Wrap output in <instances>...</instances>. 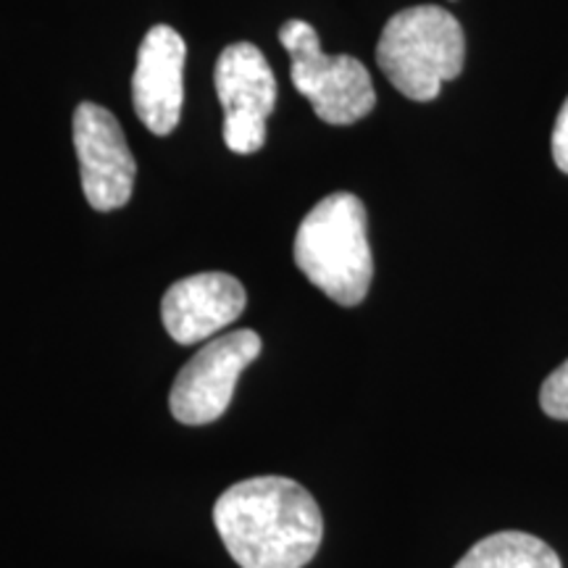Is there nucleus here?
<instances>
[{
    "label": "nucleus",
    "instance_id": "nucleus-1",
    "mask_svg": "<svg viewBox=\"0 0 568 568\" xmlns=\"http://www.w3.org/2000/svg\"><path fill=\"white\" fill-rule=\"evenodd\" d=\"M213 524L240 568H303L324 537L316 500L284 477L232 485L213 506Z\"/></svg>",
    "mask_w": 568,
    "mask_h": 568
},
{
    "label": "nucleus",
    "instance_id": "nucleus-2",
    "mask_svg": "<svg viewBox=\"0 0 568 568\" xmlns=\"http://www.w3.org/2000/svg\"><path fill=\"white\" fill-rule=\"evenodd\" d=\"M295 264L314 287L339 305H358L372 287L374 258L366 209L353 193L326 195L297 226Z\"/></svg>",
    "mask_w": 568,
    "mask_h": 568
},
{
    "label": "nucleus",
    "instance_id": "nucleus-3",
    "mask_svg": "<svg viewBox=\"0 0 568 568\" xmlns=\"http://www.w3.org/2000/svg\"><path fill=\"white\" fill-rule=\"evenodd\" d=\"M464 30L443 6L397 11L376 42V63L389 84L418 103L435 101L443 82L464 71Z\"/></svg>",
    "mask_w": 568,
    "mask_h": 568
},
{
    "label": "nucleus",
    "instance_id": "nucleus-4",
    "mask_svg": "<svg viewBox=\"0 0 568 568\" xmlns=\"http://www.w3.org/2000/svg\"><path fill=\"white\" fill-rule=\"evenodd\" d=\"M280 42L290 53V77L295 90L311 103L322 122L347 126L374 111L376 92L368 69L353 55H326L308 21H284Z\"/></svg>",
    "mask_w": 568,
    "mask_h": 568
},
{
    "label": "nucleus",
    "instance_id": "nucleus-5",
    "mask_svg": "<svg viewBox=\"0 0 568 568\" xmlns=\"http://www.w3.org/2000/svg\"><path fill=\"white\" fill-rule=\"evenodd\" d=\"M213 82L224 109L226 148L237 155L258 153L276 103V80L266 55L253 42H234L219 55Z\"/></svg>",
    "mask_w": 568,
    "mask_h": 568
},
{
    "label": "nucleus",
    "instance_id": "nucleus-6",
    "mask_svg": "<svg viewBox=\"0 0 568 568\" xmlns=\"http://www.w3.org/2000/svg\"><path fill=\"white\" fill-rule=\"evenodd\" d=\"M261 337L251 329L213 337L184 364L169 406L180 424L203 426L230 408L240 374L258 358Z\"/></svg>",
    "mask_w": 568,
    "mask_h": 568
},
{
    "label": "nucleus",
    "instance_id": "nucleus-7",
    "mask_svg": "<svg viewBox=\"0 0 568 568\" xmlns=\"http://www.w3.org/2000/svg\"><path fill=\"white\" fill-rule=\"evenodd\" d=\"M71 130L88 203L95 211L124 209L132 197L138 163L119 119L103 105L80 103Z\"/></svg>",
    "mask_w": 568,
    "mask_h": 568
},
{
    "label": "nucleus",
    "instance_id": "nucleus-8",
    "mask_svg": "<svg viewBox=\"0 0 568 568\" xmlns=\"http://www.w3.org/2000/svg\"><path fill=\"white\" fill-rule=\"evenodd\" d=\"M184 48L182 34L169 24H155L140 42L132 77V105L142 124L159 138L176 130L184 103Z\"/></svg>",
    "mask_w": 568,
    "mask_h": 568
},
{
    "label": "nucleus",
    "instance_id": "nucleus-9",
    "mask_svg": "<svg viewBox=\"0 0 568 568\" xmlns=\"http://www.w3.org/2000/svg\"><path fill=\"white\" fill-rule=\"evenodd\" d=\"M243 282L224 272H203L174 282L161 301L169 337L180 345L209 343L245 311Z\"/></svg>",
    "mask_w": 568,
    "mask_h": 568
},
{
    "label": "nucleus",
    "instance_id": "nucleus-10",
    "mask_svg": "<svg viewBox=\"0 0 568 568\" xmlns=\"http://www.w3.org/2000/svg\"><path fill=\"white\" fill-rule=\"evenodd\" d=\"M456 568H564L556 550L527 531H497L474 545Z\"/></svg>",
    "mask_w": 568,
    "mask_h": 568
},
{
    "label": "nucleus",
    "instance_id": "nucleus-11",
    "mask_svg": "<svg viewBox=\"0 0 568 568\" xmlns=\"http://www.w3.org/2000/svg\"><path fill=\"white\" fill-rule=\"evenodd\" d=\"M539 406L550 418L568 422V361H564L539 389Z\"/></svg>",
    "mask_w": 568,
    "mask_h": 568
},
{
    "label": "nucleus",
    "instance_id": "nucleus-12",
    "mask_svg": "<svg viewBox=\"0 0 568 568\" xmlns=\"http://www.w3.org/2000/svg\"><path fill=\"white\" fill-rule=\"evenodd\" d=\"M552 159H556L560 172L568 174V98L560 105L556 130H552Z\"/></svg>",
    "mask_w": 568,
    "mask_h": 568
}]
</instances>
